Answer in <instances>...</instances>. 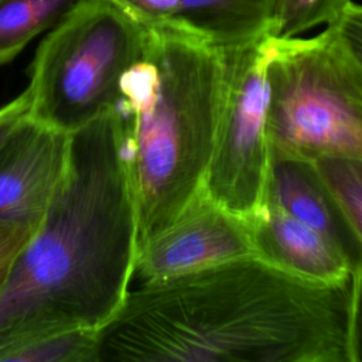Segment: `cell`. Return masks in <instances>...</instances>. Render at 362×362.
Returning <instances> with one entry per match:
<instances>
[{"mask_svg":"<svg viewBox=\"0 0 362 362\" xmlns=\"http://www.w3.org/2000/svg\"><path fill=\"white\" fill-rule=\"evenodd\" d=\"M222 51L223 92L202 188L229 211L247 218L262 204L269 163V35Z\"/></svg>","mask_w":362,"mask_h":362,"instance_id":"cell-6","label":"cell"},{"mask_svg":"<svg viewBox=\"0 0 362 362\" xmlns=\"http://www.w3.org/2000/svg\"><path fill=\"white\" fill-rule=\"evenodd\" d=\"M28 112L30 93L27 89L0 107V146L7 139V136L17 127V124L28 116Z\"/></svg>","mask_w":362,"mask_h":362,"instance_id":"cell-19","label":"cell"},{"mask_svg":"<svg viewBox=\"0 0 362 362\" xmlns=\"http://www.w3.org/2000/svg\"><path fill=\"white\" fill-rule=\"evenodd\" d=\"M81 0H0V65L55 27Z\"/></svg>","mask_w":362,"mask_h":362,"instance_id":"cell-12","label":"cell"},{"mask_svg":"<svg viewBox=\"0 0 362 362\" xmlns=\"http://www.w3.org/2000/svg\"><path fill=\"white\" fill-rule=\"evenodd\" d=\"M315 164L362 240V158H318Z\"/></svg>","mask_w":362,"mask_h":362,"instance_id":"cell-15","label":"cell"},{"mask_svg":"<svg viewBox=\"0 0 362 362\" xmlns=\"http://www.w3.org/2000/svg\"><path fill=\"white\" fill-rule=\"evenodd\" d=\"M139 249L124 120L117 107L71 133L64 180L0 294V348L103 325L120 307Z\"/></svg>","mask_w":362,"mask_h":362,"instance_id":"cell-2","label":"cell"},{"mask_svg":"<svg viewBox=\"0 0 362 362\" xmlns=\"http://www.w3.org/2000/svg\"><path fill=\"white\" fill-rule=\"evenodd\" d=\"M141 24H164L219 48L267 35L273 0H112Z\"/></svg>","mask_w":362,"mask_h":362,"instance_id":"cell-11","label":"cell"},{"mask_svg":"<svg viewBox=\"0 0 362 362\" xmlns=\"http://www.w3.org/2000/svg\"><path fill=\"white\" fill-rule=\"evenodd\" d=\"M334 25L362 69V4L349 1Z\"/></svg>","mask_w":362,"mask_h":362,"instance_id":"cell-18","label":"cell"},{"mask_svg":"<svg viewBox=\"0 0 362 362\" xmlns=\"http://www.w3.org/2000/svg\"><path fill=\"white\" fill-rule=\"evenodd\" d=\"M327 238L348 260L352 274L362 267V240L315 161L269 146L263 198Z\"/></svg>","mask_w":362,"mask_h":362,"instance_id":"cell-9","label":"cell"},{"mask_svg":"<svg viewBox=\"0 0 362 362\" xmlns=\"http://www.w3.org/2000/svg\"><path fill=\"white\" fill-rule=\"evenodd\" d=\"M35 229L0 219V294L3 293L18 256Z\"/></svg>","mask_w":362,"mask_h":362,"instance_id":"cell-16","label":"cell"},{"mask_svg":"<svg viewBox=\"0 0 362 362\" xmlns=\"http://www.w3.org/2000/svg\"><path fill=\"white\" fill-rule=\"evenodd\" d=\"M93 328L40 332L0 348V362H96Z\"/></svg>","mask_w":362,"mask_h":362,"instance_id":"cell-13","label":"cell"},{"mask_svg":"<svg viewBox=\"0 0 362 362\" xmlns=\"http://www.w3.org/2000/svg\"><path fill=\"white\" fill-rule=\"evenodd\" d=\"M351 280L310 283L247 256L129 290L96 362H351Z\"/></svg>","mask_w":362,"mask_h":362,"instance_id":"cell-1","label":"cell"},{"mask_svg":"<svg viewBox=\"0 0 362 362\" xmlns=\"http://www.w3.org/2000/svg\"><path fill=\"white\" fill-rule=\"evenodd\" d=\"M269 146L291 156L362 158V69L334 24L311 38L269 35Z\"/></svg>","mask_w":362,"mask_h":362,"instance_id":"cell-4","label":"cell"},{"mask_svg":"<svg viewBox=\"0 0 362 362\" xmlns=\"http://www.w3.org/2000/svg\"><path fill=\"white\" fill-rule=\"evenodd\" d=\"M247 256L255 252L246 219L201 188L170 226L137 250L134 276L154 283Z\"/></svg>","mask_w":362,"mask_h":362,"instance_id":"cell-7","label":"cell"},{"mask_svg":"<svg viewBox=\"0 0 362 362\" xmlns=\"http://www.w3.org/2000/svg\"><path fill=\"white\" fill-rule=\"evenodd\" d=\"M71 134L30 116L0 146V219L37 229L66 171Z\"/></svg>","mask_w":362,"mask_h":362,"instance_id":"cell-8","label":"cell"},{"mask_svg":"<svg viewBox=\"0 0 362 362\" xmlns=\"http://www.w3.org/2000/svg\"><path fill=\"white\" fill-rule=\"evenodd\" d=\"M143 35L144 25L112 0H81L35 51L28 116L71 134L115 109Z\"/></svg>","mask_w":362,"mask_h":362,"instance_id":"cell-5","label":"cell"},{"mask_svg":"<svg viewBox=\"0 0 362 362\" xmlns=\"http://www.w3.org/2000/svg\"><path fill=\"white\" fill-rule=\"evenodd\" d=\"M351 0H273L267 35L293 38L320 25L334 24Z\"/></svg>","mask_w":362,"mask_h":362,"instance_id":"cell-14","label":"cell"},{"mask_svg":"<svg viewBox=\"0 0 362 362\" xmlns=\"http://www.w3.org/2000/svg\"><path fill=\"white\" fill-rule=\"evenodd\" d=\"M143 25L116 106L124 120L139 249L202 188L225 78L222 48L175 27Z\"/></svg>","mask_w":362,"mask_h":362,"instance_id":"cell-3","label":"cell"},{"mask_svg":"<svg viewBox=\"0 0 362 362\" xmlns=\"http://www.w3.org/2000/svg\"><path fill=\"white\" fill-rule=\"evenodd\" d=\"M349 356L351 362H362V267L351 279Z\"/></svg>","mask_w":362,"mask_h":362,"instance_id":"cell-17","label":"cell"},{"mask_svg":"<svg viewBox=\"0 0 362 362\" xmlns=\"http://www.w3.org/2000/svg\"><path fill=\"white\" fill-rule=\"evenodd\" d=\"M245 219L255 256L277 270L317 284L352 279L348 260L327 238L276 204L262 199Z\"/></svg>","mask_w":362,"mask_h":362,"instance_id":"cell-10","label":"cell"}]
</instances>
